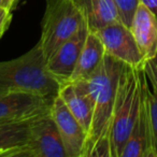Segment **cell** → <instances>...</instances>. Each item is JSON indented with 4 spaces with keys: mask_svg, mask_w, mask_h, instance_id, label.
Here are the masks:
<instances>
[{
    "mask_svg": "<svg viewBox=\"0 0 157 157\" xmlns=\"http://www.w3.org/2000/svg\"><path fill=\"white\" fill-rule=\"evenodd\" d=\"M124 66L123 61L105 54L98 68L86 80L94 101V114L83 157H111L110 130L118 81Z\"/></svg>",
    "mask_w": 157,
    "mask_h": 157,
    "instance_id": "1",
    "label": "cell"
},
{
    "mask_svg": "<svg viewBox=\"0 0 157 157\" xmlns=\"http://www.w3.org/2000/svg\"><path fill=\"white\" fill-rule=\"evenodd\" d=\"M59 87V82L46 68L39 43L17 58L0 61V95L25 92L54 99Z\"/></svg>",
    "mask_w": 157,
    "mask_h": 157,
    "instance_id": "2",
    "label": "cell"
},
{
    "mask_svg": "<svg viewBox=\"0 0 157 157\" xmlns=\"http://www.w3.org/2000/svg\"><path fill=\"white\" fill-rule=\"evenodd\" d=\"M143 68L125 63L118 81L110 130L111 157H121L140 108Z\"/></svg>",
    "mask_w": 157,
    "mask_h": 157,
    "instance_id": "3",
    "label": "cell"
},
{
    "mask_svg": "<svg viewBox=\"0 0 157 157\" xmlns=\"http://www.w3.org/2000/svg\"><path fill=\"white\" fill-rule=\"evenodd\" d=\"M84 23L73 0H46L38 42L46 60L63 42L75 35Z\"/></svg>",
    "mask_w": 157,
    "mask_h": 157,
    "instance_id": "4",
    "label": "cell"
},
{
    "mask_svg": "<svg viewBox=\"0 0 157 157\" xmlns=\"http://www.w3.org/2000/svg\"><path fill=\"white\" fill-rule=\"evenodd\" d=\"M53 100L25 92L0 95V124L31 121L50 113Z\"/></svg>",
    "mask_w": 157,
    "mask_h": 157,
    "instance_id": "5",
    "label": "cell"
},
{
    "mask_svg": "<svg viewBox=\"0 0 157 157\" xmlns=\"http://www.w3.org/2000/svg\"><path fill=\"white\" fill-rule=\"evenodd\" d=\"M103 46L105 54L123 61L133 68H143L144 59L130 28L122 21L108 25L96 31Z\"/></svg>",
    "mask_w": 157,
    "mask_h": 157,
    "instance_id": "6",
    "label": "cell"
},
{
    "mask_svg": "<svg viewBox=\"0 0 157 157\" xmlns=\"http://www.w3.org/2000/svg\"><path fill=\"white\" fill-rule=\"evenodd\" d=\"M28 150L30 157H67L60 133L51 112L33 120Z\"/></svg>",
    "mask_w": 157,
    "mask_h": 157,
    "instance_id": "7",
    "label": "cell"
},
{
    "mask_svg": "<svg viewBox=\"0 0 157 157\" xmlns=\"http://www.w3.org/2000/svg\"><path fill=\"white\" fill-rule=\"evenodd\" d=\"M147 85V78L144 71V75L142 78L139 113L121 157H156L153 148L152 131H151L150 111H148L147 94H146Z\"/></svg>",
    "mask_w": 157,
    "mask_h": 157,
    "instance_id": "8",
    "label": "cell"
},
{
    "mask_svg": "<svg viewBox=\"0 0 157 157\" xmlns=\"http://www.w3.org/2000/svg\"><path fill=\"white\" fill-rule=\"evenodd\" d=\"M51 114L60 133L67 157H83L87 135L59 95L53 100Z\"/></svg>",
    "mask_w": 157,
    "mask_h": 157,
    "instance_id": "9",
    "label": "cell"
},
{
    "mask_svg": "<svg viewBox=\"0 0 157 157\" xmlns=\"http://www.w3.org/2000/svg\"><path fill=\"white\" fill-rule=\"evenodd\" d=\"M87 33V26L84 23L75 35L63 42L46 60V68L48 72L59 82L60 85L69 81V78H71Z\"/></svg>",
    "mask_w": 157,
    "mask_h": 157,
    "instance_id": "10",
    "label": "cell"
},
{
    "mask_svg": "<svg viewBox=\"0 0 157 157\" xmlns=\"http://www.w3.org/2000/svg\"><path fill=\"white\" fill-rule=\"evenodd\" d=\"M58 95L88 135L94 114V101L86 80L67 81L59 87Z\"/></svg>",
    "mask_w": 157,
    "mask_h": 157,
    "instance_id": "11",
    "label": "cell"
},
{
    "mask_svg": "<svg viewBox=\"0 0 157 157\" xmlns=\"http://www.w3.org/2000/svg\"><path fill=\"white\" fill-rule=\"evenodd\" d=\"M130 30L146 63L157 54V15L139 3L130 25Z\"/></svg>",
    "mask_w": 157,
    "mask_h": 157,
    "instance_id": "12",
    "label": "cell"
},
{
    "mask_svg": "<svg viewBox=\"0 0 157 157\" xmlns=\"http://www.w3.org/2000/svg\"><path fill=\"white\" fill-rule=\"evenodd\" d=\"M73 2L81 12L88 31L96 33L121 21L114 0H73Z\"/></svg>",
    "mask_w": 157,
    "mask_h": 157,
    "instance_id": "13",
    "label": "cell"
},
{
    "mask_svg": "<svg viewBox=\"0 0 157 157\" xmlns=\"http://www.w3.org/2000/svg\"><path fill=\"white\" fill-rule=\"evenodd\" d=\"M31 122L0 124V156L30 157L28 141Z\"/></svg>",
    "mask_w": 157,
    "mask_h": 157,
    "instance_id": "14",
    "label": "cell"
},
{
    "mask_svg": "<svg viewBox=\"0 0 157 157\" xmlns=\"http://www.w3.org/2000/svg\"><path fill=\"white\" fill-rule=\"evenodd\" d=\"M105 55V46L97 33L88 31L81 54L69 81L87 80L100 65Z\"/></svg>",
    "mask_w": 157,
    "mask_h": 157,
    "instance_id": "15",
    "label": "cell"
},
{
    "mask_svg": "<svg viewBox=\"0 0 157 157\" xmlns=\"http://www.w3.org/2000/svg\"><path fill=\"white\" fill-rule=\"evenodd\" d=\"M148 83V82H147ZM147 103L148 111H150V120H151V131H152V141L153 148H154L155 156L157 157V95L150 90V84L147 85Z\"/></svg>",
    "mask_w": 157,
    "mask_h": 157,
    "instance_id": "16",
    "label": "cell"
},
{
    "mask_svg": "<svg viewBox=\"0 0 157 157\" xmlns=\"http://www.w3.org/2000/svg\"><path fill=\"white\" fill-rule=\"evenodd\" d=\"M117 7L120 18L126 26L130 28L133 15L139 6V0H114Z\"/></svg>",
    "mask_w": 157,
    "mask_h": 157,
    "instance_id": "17",
    "label": "cell"
},
{
    "mask_svg": "<svg viewBox=\"0 0 157 157\" xmlns=\"http://www.w3.org/2000/svg\"><path fill=\"white\" fill-rule=\"evenodd\" d=\"M144 71L152 90L157 95V54L144 63Z\"/></svg>",
    "mask_w": 157,
    "mask_h": 157,
    "instance_id": "18",
    "label": "cell"
},
{
    "mask_svg": "<svg viewBox=\"0 0 157 157\" xmlns=\"http://www.w3.org/2000/svg\"><path fill=\"white\" fill-rule=\"evenodd\" d=\"M11 10L0 6V37L3 35L6 30L8 29V26L11 21Z\"/></svg>",
    "mask_w": 157,
    "mask_h": 157,
    "instance_id": "19",
    "label": "cell"
},
{
    "mask_svg": "<svg viewBox=\"0 0 157 157\" xmlns=\"http://www.w3.org/2000/svg\"><path fill=\"white\" fill-rule=\"evenodd\" d=\"M139 2L144 5L153 13H155L157 15V0H139Z\"/></svg>",
    "mask_w": 157,
    "mask_h": 157,
    "instance_id": "20",
    "label": "cell"
},
{
    "mask_svg": "<svg viewBox=\"0 0 157 157\" xmlns=\"http://www.w3.org/2000/svg\"><path fill=\"white\" fill-rule=\"evenodd\" d=\"M17 1H18V0H3V1H2V5H1V6H2V7H5V8H7V9L11 10V11H12V9H13V8L16 6Z\"/></svg>",
    "mask_w": 157,
    "mask_h": 157,
    "instance_id": "21",
    "label": "cell"
},
{
    "mask_svg": "<svg viewBox=\"0 0 157 157\" xmlns=\"http://www.w3.org/2000/svg\"><path fill=\"white\" fill-rule=\"evenodd\" d=\"M2 1H3V0H0V6L2 5Z\"/></svg>",
    "mask_w": 157,
    "mask_h": 157,
    "instance_id": "22",
    "label": "cell"
}]
</instances>
